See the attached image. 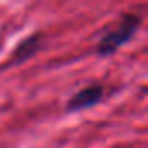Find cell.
<instances>
[{
    "mask_svg": "<svg viewBox=\"0 0 148 148\" xmlns=\"http://www.w3.org/2000/svg\"><path fill=\"white\" fill-rule=\"evenodd\" d=\"M139 25H141V18L138 14H127V16H124V19L113 30L106 32L101 37L96 52L99 56H110V54H113L117 49H120L124 44H127L132 38V35L138 32Z\"/></svg>",
    "mask_w": 148,
    "mask_h": 148,
    "instance_id": "cell-1",
    "label": "cell"
},
{
    "mask_svg": "<svg viewBox=\"0 0 148 148\" xmlns=\"http://www.w3.org/2000/svg\"><path fill=\"white\" fill-rule=\"evenodd\" d=\"M40 47H42V37H40L38 33L28 37V38H25V40L19 42V45L14 49L12 58H11V64H19V63L28 61L32 56L37 54V51H38Z\"/></svg>",
    "mask_w": 148,
    "mask_h": 148,
    "instance_id": "cell-3",
    "label": "cell"
},
{
    "mask_svg": "<svg viewBox=\"0 0 148 148\" xmlns=\"http://www.w3.org/2000/svg\"><path fill=\"white\" fill-rule=\"evenodd\" d=\"M105 89L101 86H87L84 89H80L79 92H75L66 103V110L68 112H82L86 108H91L94 105H98L103 99Z\"/></svg>",
    "mask_w": 148,
    "mask_h": 148,
    "instance_id": "cell-2",
    "label": "cell"
}]
</instances>
